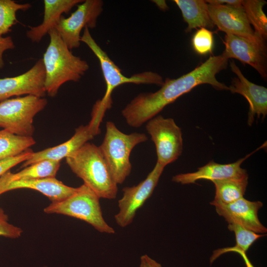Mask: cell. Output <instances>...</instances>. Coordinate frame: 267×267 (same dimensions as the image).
Segmentation results:
<instances>
[{
  "instance_id": "3",
  "label": "cell",
  "mask_w": 267,
  "mask_h": 267,
  "mask_svg": "<svg viewBox=\"0 0 267 267\" xmlns=\"http://www.w3.org/2000/svg\"><path fill=\"white\" fill-rule=\"evenodd\" d=\"M65 159L71 171L100 198H116L118 184L98 146L88 142Z\"/></svg>"
},
{
  "instance_id": "9",
  "label": "cell",
  "mask_w": 267,
  "mask_h": 267,
  "mask_svg": "<svg viewBox=\"0 0 267 267\" xmlns=\"http://www.w3.org/2000/svg\"><path fill=\"white\" fill-rule=\"evenodd\" d=\"M164 168L156 162L143 180L136 185L123 188V196L118 202L119 211L114 216L119 226L125 227L132 223L137 211L152 194Z\"/></svg>"
},
{
  "instance_id": "1",
  "label": "cell",
  "mask_w": 267,
  "mask_h": 267,
  "mask_svg": "<svg viewBox=\"0 0 267 267\" xmlns=\"http://www.w3.org/2000/svg\"><path fill=\"white\" fill-rule=\"evenodd\" d=\"M228 60L222 54L212 56L191 72L177 79L167 78L157 91L141 93L132 100L122 110V116L129 126L138 128L196 86L209 84L216 89L228 90L216 77L226 68Z\"/></svg>"
},
{
  "instance_id": "20",
  "label": "cell",
  "mask_w": 267,
  "mask_h": 267,
  "mask_svg": "<svg viewBox=\"0 0 267 267\" xmlns=\"http://www.w3.org/2000/svg\"><path fill=\"white\" fill-rule=\"evenodd\" d=\"M188 26L186 32L196 28L212 29L215 25L208 12V3L203 0H175Z\"/></svg>"
},
{
  "instance_id": "15",
  "label": "cell",
  "mask_w": 267,
  "mask_h": 267,
  "mask_svg": "<svg viewBox=\"0 0 267 267\" xmlns=\"http://www.w3.org/2000/svg\"><path fill=\"white\" fill-rule=\"evenodd\" d=\"M222 54L227 58L236 59L253 67L264 79L267 74L266 45L231 34H226Z\"/></svg>"
},
{
  "instance_id": "27",
  "label": "cell",
  "mask_w": 267,
  "mask_h": 267,
  "mask_svg": "<svg viewBox=\"0 0 267 267\" xmlns=\"http://www.w3.org/2000/svg\"><path fill=\"white\" fill-rule=\"evenodd\" d=\"M192 45L199 54L206 55L212 52L214 47L213 33L205 28H199L193 36Z\"/></svg>"
},
{
  "instance_id": "24",
  "label": "cell",
  "mask_w": 267,
  "mask_h": 267,
  "mask_svg": "<svg viewBox=\"0 0 267 267\" xmlns=\"http://www.w3.org/2000/svg\"><path fill=\"white\" fill-rule=\"evenodd\" d=\"M267 3L263 0H242V5L250 25L253 26L255 34L264 41L267 38V18L263 11Z\"/></svg>"
},
{
  "instance_id": "18",
  "label": "cell",
  "mask_w": 267,
  "mask_h": 267,
  "mask_svg": "<svg viewBox=\"0 0 267 267\" xmlns=\"http://www.w3.org/2000/svg\"><path fill=\"white\" fill-rule=\"evenodd\" d=\"M82 0H44V14L42 23L36 26H29L26 36L32 43H38L49 31L59 21L63 13H68Z\"/></svg>"
},
{
  "instance_id": "11",
  "label": "cell",
  "mask_w": 267,
  "mask_h": 267,
  "mask_svg": "<svg viewBox=\"0 0 267 267\" xmlns=\"http://www.w3.org/2000/svg\"><path fill=\"white\" fill-rule=\"evenodd\" d=\"M208 8L212 22L219 30L266 45V41L255 34L243 7L208 4Z\"/></svg>"
},
{
  "instance_id": "19",
  "label": "cell",
  "mask_w": 267,
  "mask_h": 267,
  "mask_svg": "<svg viewBox=\"0 0 267 267\" xmlns=\"http://www.w3.org/2000/svg\"><path fill=\"white\" fill-rule=\"evenodd\" d=\"M20 188L38 191L47 197L51 203L65 199L77 190V188L67 186L54 177L13 181L6 185L5 192Z\"/></svg>"
},
{
  "instance_id": "13",
  "label": "cell",
  "mask_w": 267,
  "mask_h": 267,
  "mask_svg": "<svg viewBox=\"0 0 267 267\" xmlns=\"http://www.w3.org/2000/svg\"><path fill=\"white\" fill-rule=\"evenodd\" d=\"M210 204L228 224H237L258 234L267 233V228L261 223L258 215L263 205L262 202L251 201L242 197L228 204L213 200Z\"/></svg>"
},
{
  "instance_id": "30",
  "label": "cell",
  "mask_w": 267,
  "mask_h": 267,
  "mask_svg": "<svg viewBox=\"0 0 267 267\" xmlns=\"http://www.w3.org/2000/svg\"><path fill=\"white\" fill-rule=\"evenodd\" d=\"M228 252H234L238 254L243 259L246 267H255L248 259L245 252L233 248L232 247L221 248L215 250L210 260L211 264L221 255Z\"/></svg>"
},
{
  "instance_id": "5",
  "label": "cell",
  "mask_w": 267,
  "mask_h": 267,
  "mask_svg": "<svg viewBox=\"0 0 267 267\" xmlns=\"http://www.w3.org/2000/svg\"><path fill=\"white\" fill-rule=\"evenodd\" d=\"M99 199L94 192L83 184L65 199L51 203L44 212L76 218L88 223L101 233L114 234V229L103 218Z\"/></svg>"
},
{
  "instance_id": "23",
  "label": "cell",
  "mask_w": 267,
  "mask_h": 267,
  "mask_svg": "<svg viewBox=\"0 0 267 267\" xmlns=\"http://www.w3.org/2000/svg\"><path fill=\"white\" fill-rule=\"evenodd\" d=\"M36 143L32 136L14 134L4 129L0 131V161L17 156Z\"/></svg>"
},
{
  "instance_id": "12",
  "label": "cell",
  "mask_w": 267,
  "mask_h": 267,
  "mask_svg": "<svg viewBox=\"0 0 267 267\" xmlns=\"http://www.w3.org/2000/svg\"><path fill=\"white\" fill-rule=\"evenodd\" d=\"M45 70L42 58L27 72L15 77L0 78V101L14 96L33 95L44 97Z\"/></svg>"
},
{
  "instance_id": "14",
  "label": "cell",
  "mask_w": 267,
  "mask_h": 267,
  "mask_svg": "<svg viewBox=\"0 0 267 267\" xmlns=\"http://www.w3.org/2000/svg\"><path fill=\"white\" fill-rule=\"evenodd\" d=\"M101 120L92 116L88 125H81L75 130L74 134L67 141L57 146L33 152L31 157L24 162L22 167L43 160L59 161L82 147L100 133L99 125Z\"/></svg>"
},
{
  "instance_id": "6",
  "label": "cell",
  "mask_w": 267,
  "mask_h": 267,
  "mask_svg": "<svg viewBox=\"0 0 267 267\" xmlns=\"http://www.w3.org/2000/svg\"><path fill=\"white\" fill-rule=\"evenodd\" d=\"M47 103L46 98L33 95L0 101V127L16 135L32 136L34 118Z\"/></svg>"
},
{
  "instance_id": "22",
  "label": "cell",
  "mask_w": 267,
  "mask_h": 267,
  "mask_svg": "<svg viewBox=\"0 0 267 267\" xmlns=\"http://www.w3.org/2000/svg\"><path fill=\"white\" fill-rule=\"evenodd\" d=\"M248 176H247L212 181L215 187L213 201L228 204L243 197L248 185Z\"/></svg>"
},
{
  "instance_id": "28",
  "label": "cell",
  "mask_w": 267,
  "mask_h": 267,
  "mask_svg": "<svg viewBox=\"0 0 267 267\" xmlns=\"http://www.w3.org/2000/svg\"><path fill=\"white\" fill-rule=\"evenodd\" d=\"M8 220L7 215L0 208V236L10 238L19 237L22 233V229L10 223Z\"/></svg>"
},
{
  "instance_id": "35",
  "label": "cell",
  "mask_w": 267,
  "mask_h": 267,
  "mask_svg": "<svg viewBox=\"0 0 267 267\" xmlns=\"http://www.w3.org/2000/svg\"><path fill=\"white\" fill-rule=\"evenodd\" d=\"M4 193V185L3 184L1 181V180L0 178V195L1 194Z\"/></svg>"
},
{
  "instance_id": "4",
  "label": "cell",
  "mask_w": 267,
  "mask_h": 267,
  "mask_svg": "<svg viewBox=\"0 0 267 267\" xmlns=\"http://www.w3.org/2000/svg\"><path fill=\"white\" fill-rule=\"evenodd\" d=\"M144 133L127 134L120 131L114 123L108 121L102 143L98 146L116 183H123L130 175L131 153L137 145L147 140Z\"/></svg>"
},
{
  "instance_id": "29",
  "label": "cell",
  "mask_w": 267,
  "mask_h": 267,
  "mask_svg": "<svg viewBox=\"0 0 267 267\" xmlns=\"http://www.w3.org/2000/svg\"><path fill=\"white\" fill-rule=\"evenodd\" d=\"M33 153L32 150L28 149L17 156L0 161V177L11 168L29 159Z\"/></svg>"
},
{
  "instance_id": "33",
  "label": "cell",
  "mask_w": 267,
  "mask_h": 267,
  "mask_svg": "<svg viewBox=\"0 0 267 267\" xmlns=\"http://www.w3.org/2000/svg\"><path fill=\"white\" fill-rule=\"evenodd\" d=\"M139 267H162L161 265L145 254L141 256Z\"/></svg>"
},
{
  "instance_id": "10",
  "label": "cell",
  "mask_w": 267,
  "mask_h": 267,
  "mask_svg": "<svg viewBox=\"0 0 267 267\" xmlns=\"http://www.w3.org/2000/svg\"><path fill=\"white\" fill-rule=\"evenodd\" d=\"M101 0H86L77 5V8L68 17L63 15L54 27L70 50L80 45L81 32L86 27H96L98 16L103 11Z\"/></svg>"
},
{
  "instance_id": "25",
  "label": "cell",
  "mask_w": 267,
  "mask_h": 267,
  "mask_svg": "<svg viewBox=\"0 0 267 267\" xmlns=\"http://www.w3.org/2000/svg\"><path fill=\"white\" fill-rule=\"evenodd\" d=\"M30 3H18L12 0H0V37L11 31V27L18 22L16 13L26 11L31 7Z\"/></svg>"
},
{
  "instance_id": "31",
  "label": "cell",
  "mask_w": 267,
  "mask_h": 267,
  "mask_svg": "<svg viewBox=\"0 0 267 267\" xmlns=\"http://www.w3.org/2000/svg\"><path fill=\"white\" fill-rule=\"evenodd\" d=\"M14 43L10 36L0 37V69L4 65L3 54L4 51L15 48Z\"/></svg>"
},
{
  "instance_id": "32",
  "label": "cell",
  "mask_w": 267,
  "mask_h": 267,
  "mask_svg": "<svg viewBox=\"0 0 267 267\" xmlns=\"http://www.w3.org/2000/svg\"><path fill=\"white\" fill-rule=\"evenodd\" d=\"M205 1L208 4H224L237 8L242 7V0H209Z\"/></svg>"
},
{
  "instance_id": "16",
  "label": "cell",
  "mask_w": 267,
  "mask_h": 267,
  "mask_svg": "<svg viewBox=\"0 0 267 267\" xmlns=\"http://www.w3.org/2000/svg\"><path fill=\"white\" fill-rule=\"evenodd\" d=\"M231 71L236 77L233 78L228 90L232 93L243 96L249 105L248 124L251 126L256 115L265 118L267 114V89L255 84L247 79L234 61L230 63Z\"/></svg>"
},
{
  "instance_id": "8",
  "label": "cell",
  "mask_w": 267,
  "mask_h": 267,
  "mask_svg": "<svg viewBox=\"0 0 267 267\" xmlns=\"http://www.w3.org/2000/svg\"><path fill=\"white\" fill-rule=\"evenodd\" d=\"M146 123V130L156 147L157 162L165 167L175 162L182 151L180 128L173 119L162 115H157Z\"/></svg>"
},
{
  "instance_id": "2",
  "label": "cell",
  "mask_w": 267,
  "mask_h": 267,
  "mask_svg": "<svg viewBox=\"0 0 267 267\" xmlns=\"http://www.w3.org/2000/svg\"><path fill=\"white\" fill-rule=\"evenodd\" d=\"M47 34L49 43L42 59L46 93L53 97L64 83L79 81L88 70L89 65L86 61L72 53L54 28Z\"/></svg>"
},
{
  "instance_id": "34",
  "label": "cell",
  "mask_w": 267,
  "mask_h": 267,
  "mask_svg": "<svg viewBox=\"0 0 267 267\" xmlns=\"http://www.w3.org/2000/svg\"><path fill=\"white\" fill-rule=\"evenodd\" d=\"M153 1L162 10H166L168 8L166 1L164 0H154Z\"/></svg>"
},
{
  "instance_id": "17",
  "label": "cell",
  "mask_w": 267,
  "mask_h": 267,
  "mask_svg": "<svg viewBox=\"0 0 267 267\" xmlns=\"http://www.w3.org/2000/svg\"><path fill=\"white\" fill-rule=\"evenodd\" d=\"M258 149L232 163L222 164L211 161L205 165L198 168L196 172L179 174L174 176L172 178V181L181 184H187L195 183L197 180L200 179H206L212 181L248 176L246 170L242 168L241 165Z\"/></svg>"
},
{
  "instance_id": "21",
  "label": "cell",
  "mask_w": 267,
  "mask_h": 267,
  "mask_svg": "<svg viewBox=\"0 0 267 267\" xmlns=\"http://www.w3.org/2000/svg\"><path fill=\"white\" fill-rule=\"evenodd\" d=\"M60 166L59 161L43 160L31 164L16 173L8 171L4 174V176L7 184L18 180L54 178Z\"/></svg>"
},
{
  "instance_id": "7",
  "label": "cell",
  "mask_w": 267,
  "mask_h": 267,
  "mask_svg": "<svg viewBox=\"0 0 267 267\" xmlns=\"http://www.w3.org/2000/svg\"><path fill=\"white\" fill-rule=\"evenodd\" d=\"M81 42L86 44L99 61L102 74L106 85V90L101 102L111 106V93L117 87L125 83L146 84L162 86L164 81L157 73L145 72L127 77L123 75L120 69L109 57L107 54L96 43L91 36L89 29L84 28Z\"/></svg>"
},
{
  "instance_id": "26",
  "label": "cell",
  "mask_w": 267,
  "mask_h": 267,
  "mask_svg": "<svg viewBox=\"0 0 267 267\" xmlns=\"http://www.w3.org/2000/svg\"><path fill=\"white\" fill-rule=\"evenodd\" d=\"M229 230L234 233L236 244L233 248L246 252L258 239L264 237L265 234H258L238 224L229 223Z\"/></svg>"
}]
</instances>
